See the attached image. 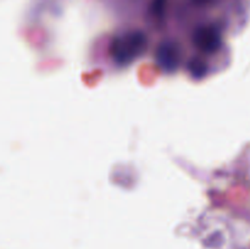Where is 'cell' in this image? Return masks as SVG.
<instances>
[{"instance_id": "cell-1", "label": "cell", "mask_w": 250, "mask_h": 249, "mask_svg": "<svg viewBox=\"0 0 250 249\" xmlns=\"http://www.w3.org/2000/svg\"><path fill=\"white\" fill-rule=\"evenodd\" d=\"M146 36L143 32L129 31L112 41L110 53L117 65H128L146 51Z\"/></svg>"}, {"instance_id": "cell-2", "label": "cell", "mask_w": 250, "mask_h": 249, "mask_svg": "<svg viewBox=\"0 0 250 249\" xmlns=\"http://www.w3.org/2000/svg\"><path fill=\"white\" fill-rule=\"evenodd\" d=\"M193 42L195 46L203 53H216L222 45L221 32L214 24L199 26L193 33Z\"/></svg>"}, {"instance_id": "cell-3", "label": "cell", "mask_w": 250, "mask_h": 249, "mask_svg": "<svg viewBox=\"0 0 250 249\" xmlns=\"http://www.w3.org/2000/svg\"><path fill=\"white\" fill-rule=\"evenodd\" d=\"M156 62L165 72L172 73L178 68L181 62V50L177 43L171 41L159 44L155 53Z\"/></svg>"}, {"instance_id": "cell-4", "label": "cell", "mask_w": 250, "mask_h": 249, "mask_svg": "<svg viewBox=\"0 0 250 249\" xmlns=\"http://www.w3.org/2000/svg\"><path fill=\"white\" fill-rule=\"evenodd\" d=\"M188 68L194 77H203L207 73L208 66L202 59H192L188 63Z\"/></svg>"}, {"instance_id": "cell-5", "label": "cell", "mask_w": 250, "mask_h": 249, "mask_svg": "<svg viewBox=\"0 0 250 249\" xmlns=\"http://www.w3.org/2000/svg\"><path fill=\"white\" fill-rule=\"evenodd\" d=\"M168 0H153L151 1V12L155 17H163L165 14L166 6H167Z\"/></svg>"}, {"instance_id": "cell-6", "label": "cell", "mask_w": 250, "mask_h": 249, "mask_svg": "<svg viewBox=\"0 0 250 249\" xmlns=\"http://www.w3.org/2000/svg\"><path fill=\"white\" fill-rule=\"evenodd\" d=\"M212 0H193V2L197 5H207L209 4V2H211Z\"/></svg>"}]
</instances>
